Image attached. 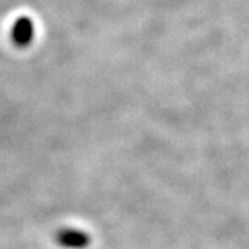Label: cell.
<instances>
[{
    "mask_svg": "<svg viewBox=\"0 0 249 249\" xmlns=\"http://www.w3.org/2000/svg\"><path fill=\"white\" fill-rule=\"evenodd\" d=\"M35 21L28 16L18 17L10 29V40L18 49H27L35 42Z\"/></svg>",
    "mask_w": 249,
    "mask_h": 249,
    "instance_id": "obj_1",
    "label": "cell"
},
{
    "mask_svg": "<svg viewBox=\"0 0 249 249\" xmlns=\"http://www.w3.org/2000/svg\"><path fill=\"white\" fill-rule=\"evenodd\" d=\"M55 242L64 249H86L91 244V237L79 229H62L55 234Z\"/></svg>",
    "mask_w": 249,
    "mask_h": 249,
    "instance_id": "obj_2",
    "label": "cell"
}]
</instances>
